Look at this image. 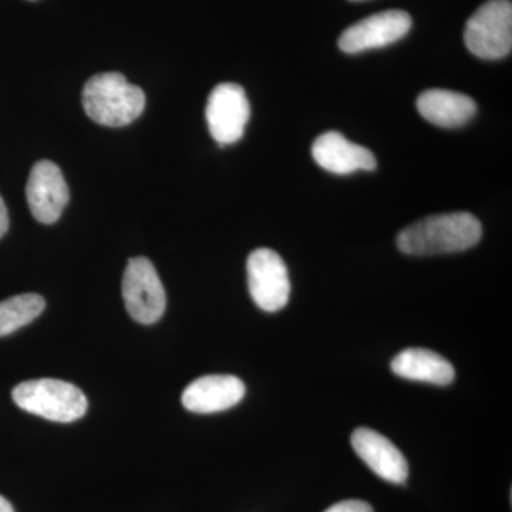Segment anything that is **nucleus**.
<instances>
[{"label": "nucleus", "instance_id": "obj_15", "mask_svg": "<svg viewBox=\"0 0 512 512\" xmlns=\"http://www.w3.org/2000/svg\"><path fill=\"white\" fill-rule=\"evenodd\" d=\"M45 306V299L37 293H22L0 302V338L29 325Z\"/></svg>", "mask_w": 512, "mask_h": 512}, {"label": "nucleus", "instance_id": "obj_17", "mask_svg": "<svg viewBox=\"0 0 512 512\" xmlns=\"http://www.w3.org/2000/svg\"><path fill=\"white\" fill-rule=\"evenodd\" d=\"M9 229V214L6 208L5 201L0 197V238L8 232Z\"/></svg>", "mask_w": 512, "mask_h": 512}, {"label": "nucleus", "instance_id": "obj_7", "mask_svg": "<svg viewBox=\"0 0 512 512\" xmlns=\"http://www.w3.org/2000/svg\"><path fill=\"white\" fill-rule=\"evenodd\" d=\"M205 117L211 136L218 144L237 143L244 136L251 117L245 90L235 83L218 84L208 97Z\"/></svg>", "mask_w": 512, "mask_h": 512}, {"label": "nucleus", "instance_id": "obj_5", "mask_svg": "<svg viewBox=\"0 0 512 512\" xmlns=\"http://www.w3.org/2000/svg\"><path fill=\"white\" fill-rule=\"evenodd\" d=\"M123 299L131 318L143 325L156 323L164 315L167 298L150 259L137 256L128 261L123 276Z\"/></svg>", "mask_w": 512, "mask_h": 512}, {"label": "nucleus", "instance_id": "obj_3", "mask_svg": "<svg viewBox=\"0 0 512 512\" xmlns=\"http://www.w3.org/2000/svg\"><path fill=\"white\" fill-rule=\"evenodd\" d=\"M13 402L25 412L57 423H72L87 412L86 396L79 387L57 379H36L13 389Z\"/></svg>", "mask_w": 512, "mask_h": 512}, {"label": "nucleus", "instance_id": "obj_9", "mask_svg": "<svg viewBox=\"0 0 512 512\" xmlns=\"http://www.w3.org/2000/svg\"><path fill=\"white\" fill-rule=\"evenodd\" d=\"M26 198L33 218L40 224H55L69 204L70 192L62 170L49 160L33 165L30 171Z\"/></svg>", "mask_w": 512, "mask_h": 512}, {"label": "nucleus", "instance_id": "obj_14", "mask_svg": "<svg viewBox=\"0 0 512 512\" xmlns=\"http://www.w3.org/2000/svg\"><path fill=\"white\" fill-rule=\"evenodd\" d=\"M392 370L403 379L447 386L453 383L456 370L439 353L429 349H406L392 360Z\"/></svg>", "mask_w": 512, "mask_h": 512}, {"label": "nucleus", "instance_id": "obj_11", "mask_svg": "<svg viewBox=\"0 0 512 512\" xmlns=\"http://www.w3.org/2000/svg\"><path fill=\"white\" fill-rule=\"evenodd\" d=\"M245 396V384L237 376H202L185 387L181 402L188 412L210 414L237 406Z\"/></svg>", "mask_w": 512, "mask_h": 512}, {"label": "nucleus", "instance_id": "obj_12", "mask_svg": "<svg viewBox=\"0 0 512 512\" xmlns=\"http://www.w3.org/2000/svg\"><path fill=\"white\" fill-rule=\"evenodd\" d=\"M352 446L357 456L362 458L377 476L393 484L406 483L409 476L406 457L382 434L362 427L352 434Z\"/></svg>", "mask_w": 512, "mask_h": 512}, {"label": "nucleus", "instance_id": "obj_10", "mask_svg": "<svg viewBox=\"0 0 512 512\" xmlns=\"http://www.w3.org/2000/svg\"><path fill=\"white\" fill-rule=\"evenodd\" d=\"M312 157L320 168L338 175L373 171L377 165L372 151L352 143L336 131H328L316 138L312 146Z\"/></svg>", "mask_w": 512, "mask_h": 512}, {"label": "nucleus", "instance_id": "obj_13", "mask_svg": "<svg viewBox=\"0 0 512 512\" xmlns=\"http://www.w3.org/2000/svg\"><path fill=\"white\" fill-rule=\"evenodd\" d=\"M417 110L434 126L456 128L464 126L477 113L476 101L463 93L431 89L417 99Z\"/></svg>", "mask_w": 512, "mask_h": 512}, {"label": "nucleus", "instance_id": "obj_4", "mask_svg": "<svg viewBox=\"0 0 512 512\" xmlns=\"http://www.w3.org/2000/svg\"><path fill=\"white\" fill-rule=\"evenodd\" d=\"M464 42L474 56L498 60L512 49L511 0H488L468 19Z\"/></svg>", "mask_w": 512, "mask_h": 512}, {"label": "nucleus", "instance_id": "obj_1", "mask_svg": "<svg viewBox=\"0 0 512 512\" xmlns=\"http://www.w3.org/2000/svg\"><path fill=\"white\" fill-rule=\"evenodd\" d=\"M481 235V222L474 215L451 212L424 218L403 229L397 247L407 255L454 254L477 245Z\"/></svg>", "mask_w": 512, "mask_h": 512}, {"label": "nucleus", "instance_id": "obj_8", "mask_svg": "<svg viewBox=\"0 0 512 512\" xmlns=\"http://www.w3.org/2000/svg\"><path fill=\"white\" fill-rule=\"evenodd\" d=\"M412 18L403 10H386L350 26L339 37V47L348 55L379 49L399 42L412 29Z\"/></svg>", "mask_w": 512, "mask_h": 512}, {"label": "nucleus", "instance_id": "obj_2", "mask_svg": "<svg viewBox=\"0 0 512 512\" xmlns=\"http://www.w3.org/2000/svg\"><path fill=\"white\" fill-rule=\"evenodd\" d=\"M83 107L87 116L107 127H124L141 116L146 94L128 83L121 73H101L90 77L84 86Z\"/></svg>", "mask_w": 512, "mask_h": 512}, {"label": "nucleus", "instance_id": "obj_18", "mask_svg": "<svg viewBox=\"0 0 512 512\" xmlns=\"http://www.w3.org/2000/svg\"><path fill=\"white\" fill-rule=\"evenodd\" d=\"M0 512H15L12 504H10L5 497H2V495H0Z\"/></svg>", "mask_w": 512, "mask_h": 512}, {"label": "nucleus", "instance_id": "obj_6", "mask_svg": "<svg viewBox=\"0 0 512 512\" xmlns=\"http://www.w3.org/2000/svg\"><path fill=\"white\" fill-rule=\"evenodd\" d=\"M248 288L262 311L284 309L291 296V281L282 256L274 249L258 248L247 261Z\"/></svg>", "mask_w": 512, "mask_h": 512}, {"label": "nucleus", "instance_id": "obj_16", "mask_svg": "<svg viewBox=\"0 0 512 512\" xmlns=\"http://www.w3.org/2000/svg\"><path fill=\"white\" fill-rule=\"evenodd\" d=\"M325 512H373V508L372 505L365 503V501L346 500L333 504Z\"/></svg>", "mask_w": 512, "mask_h": 512}]
</instances>
